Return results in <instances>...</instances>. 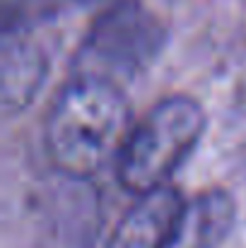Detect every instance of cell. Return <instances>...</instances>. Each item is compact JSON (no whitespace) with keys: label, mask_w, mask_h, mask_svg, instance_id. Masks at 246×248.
I'll use <instances>...</instances> for the list:
<instances>
[{"label":"cell","mask_w":246,"mask_h":248,"mask_svg":"<svg viewBox=\"0 0 246 248\" xmlns=\"http://www.w3.org/2000/svg\"><path fill=\"white\" fill-rule=\"evenodd\" d=\"M205 130V111L191 96H166L155 104L133 130L116 159L123 190L143 195L169 186V178L188 159Z\"/></svg>","instance_id":"cell-2"},{"label":"cell","mask_w":246,"mask_h":248,"mask_svg":"<svg viewBox=\"0 0 246 248\" xmlns=\"http://www.w3.org/2000/svg\"><path fill=\"white\" fill-rule=\"evenodd\" d=\"M166 41L162 19L138 0H116L87 29L75 58V75L118 87L145 73Z\"/></svg>","instance_id":"cell-3"},{"label":"cell","mask_w":246,"mask_h":248,"mask_svg":"<svg viewBox=\"0 0 246 248\" xmlns=\"http://www.w3.org/2000/svg\"><path fill=\"white\" fill-rule=\"evenodd\" d=\"M131 130L133 116L123 87L73 75L49 111L46 155L63 173L89 178L116 164Z\"/></svg>","instance_id":"cell-1"},{"label":"cell","mask_w":246,"mask_h":248,"mask_svg":"<svg viewBox=\"0 0 246 248\" xmlns=\"http://www.w3.org/2000/svg\"><path fill=\"white\" fill-rule=\"evenodd\" d=\"M46 78V63L29 44H5L2 51V106L24 108Z\"/></svg>","instance_id":"cell-5"},{"label":"cell","mask_w":246,"mask_h":248,"mask_svg":"<svg viewBox=\"0 0 246 248\" xmlns=\"http://www.w3.org/2000/svg\"><path fill=\"white\" fill-rule=\"evenodd\" d=\"M188 210L196 219L198 234L210 244L222 239L232 224V205L222 193H205L196 200V205H188Z\"/></svg>","instance_id":"cell-6"},{"label":"cell","mask_w":246,"mask_h":248,"mask_svg":"<svg viewBox=\"0 0 246 248\" xmlns=\"http://www.w3.org/2000/svg\"><path fill=\"white\" fill-rule=\"evenodd\" d=\"M186 215L188 202L176 188L143 193L116 224L109 248H174L183 236Z\"/></svg>","instance_id":"cell-4"}]
</instances>
